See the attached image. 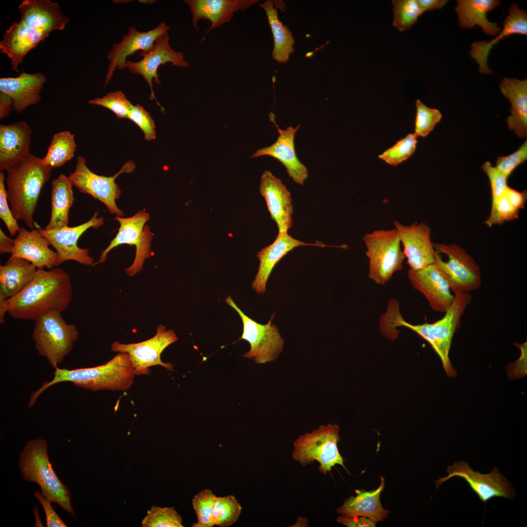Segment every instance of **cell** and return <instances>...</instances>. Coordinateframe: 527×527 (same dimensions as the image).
<instances>
[{"label":"cell","instance_id":"cell-1","mask_svg":"<svg viewBox=\"0 0 527 527\" xmlns=\"http://www.w3.org/2000/svg\"><path fill=\"white\" fill-rule=\"evenodd\" d=\"M72 294L70 276L62 268L38 269L22 290L6 300L7 312L15 319L35 321L52 312L62 313Z\"/></svg>","mask_w":527,"mask_h":527},{"label":"cell","instance_id":"cell-2","mask_svg":"<svg viewBox=\"0 0 527 527\" xmlns=\"http://www.w3.org/2000/svg\"><path fill=\"white\" fill-rule=\"evenodd\" d=\"M54 376L46 381L30 397L28 406H33L38 397L50 386L64 382L93 391L100 390H126L132 385L135 375L130 356L119 352L112 359L101 365L73 369L55 368Z\"/></svg>","mask_w":527,"mask_h":527},{"label":"cell","instance_id":"cell-3","mask_svg":"<svg viewBox=\"0 0 527 527\" xmlns=\"http://www.w3.org/2000/svg\"><path fill=\"white\" fill-rule=\"evenodd\" d=\"M52 168L30 153L6 170L5 183L13 215L31 229L35 226L34 212Z\"/></svg>","mask_w":527,"mask_h":527},{"label":"cell","instance_id":"cell-4","mask_svg":"<svg viewBox=\"0 0 527 527\" xmlns=\"http://www.w3.org/2000/svg\"><path fill=\"white\" fill-rule=\"evenodd\" d=\"M19 466L23 479L37 483L52 502L75 515L70 492L55 472L47 453V443L42 439L28 441L21 452Z\"/></svg>","mask_w":527,"mask_h":527},{"label":"cell","instance_id":"cell-5","mask_svg":"<svg viewBox=\"0 0 527 527\" xmlns=\"http://www.w3.org/2000/svg\"><path fill=\"white\" fill-rule=\"evenodd\" d=\"M454 301L441 319L435 323L412 324L403 319L400 315L392 319V328L405 326L417 333L427 341L439 356L443 368L449 377L456 376L457 372L449 358V352L453 335L460 324L461 316L470 303L472 297L468 293L454 295Z\"/></svg>","mask_w":527,"mask_h":527},{"label":"cell","instance_id":"cell-6","mask_svg":"<svg viewBox=\"0 0 527 527\" xmlns=\"http://www.w3.org/2000/svg\"><path fill=\"white\" fill-rule=\"evenodd\" d=\"M34 322L32 338L35 348L55 368L70 353L77 341V327L67 323L58 312L47 313Z\"/></svg>","mask_w":527,"mask_h":527},{"label":"cell","instance_id":"cell-7","mask_svg":"<svg viewBox=\"0 0 527 527\" xmlns=\"http://www.w3.org/2000/svg\"><path fill=\"white\" fill-rule=\"evenodd\" d=\"M369 261L368 277L384 285L396 271L403 268L405 259L395 228L376 230L363 237Z\"/></svg>","mask_w":527,"mask_h":527},{"label":"cell","instance_id":"cell-8","mask_svg":"<svg viewBox=\"0 0 527 527\" xmlns=\"http://www.w3.org/2000/svg\"><path fill=\"white\" fill-rule=\"evenodd\" d=\"M435 264L455 294L478 289L482 282L480 268L472 257L455 244L433 243Z\"/></svg>","mask_w":527,"mask_h":527},{"label":"cell","instance_id":"cell-9","mask_svg":"<svg viewBox=\"0 0 527 527\" xmlns=\"http://www.w3.org/2000/svg\"><path fill=\"white\" fill-rule=\"evenodd\" d=\"M339 429L338 425L329 424L320 426L311 433L300 435L293 444V458L303 466L318 461L319 471L325 475L336 464L346 470L337 447L340 440Z\"/></svg>","mask_w":527,"mask_h":527},{"label":"cell","instance_id":"cell-10","mask_svg":"<svg viewBox=\"0 0 527 527\" xmlns=\"http://www.w3.org/2000/svg\"><path fill=\"white\" fill-rule=\"evenodd\" d=\"M225 301L238 313L242 319L243 332L240 340L247 341L250 345L249 351L242 356L253 359L257 364L276 360L283 351L284 340L278 327L272 323L275 314L271 317L267 324H261L245 314L230 296H228Z\"/></svg>","mask_w":527,"mask_h":527},{"label":"cell","instance_id":"cell-11","mask_svg":"<svg viewBox=\"0 0 527 527\" xmlns=\"http://www.w3.org/2000/svg\"><path fill=\"white\" fill-rule=\"evenodd\" d=\"M135 167L134 162L130 160L113 176L99 175L88 168L83 157L79 156L75 169L68 178L80 192L89 194L101 202L111 214L122 217L124 213L116 204V200L120 198L122 192L115 180L122 173L132 172Z\"/></svg>","mask_w":527,"mask_h":527},{"label":"cell","instance_id":"cell-12","mask_svg":"<svg viewBox=\"0 0 527 527\" xmlns=\"http://www.w3.org/2000/svg\"><path fill=\"white\" fill-rule=\"evenodd\" d=\"M120 223L118 232L109 245L101 253L99 260L94 265L104 263L108 253L114 248L122 244L136 247V255L132 264L126 268L127 275L132 276L142 270L144 262L150 257L152 234L148 225L144 226L150 219L149 214L140 211L129 218L115 217Z\"/></svg>","mask_w":527,"mask_h":527},{"label":"cell","instance_id":"cell-13","mask_svg":"<svg viewBox=\"0 0 527 527\" xmlns=\"http://www.w3.org/2000/svg\"><path fill=\"white\" fill-rule=\"evenodd\" d=\"M446 471L448 473L446 476L439 478L438 480L435 481L437 489L443 483L450 478L459 477L467 483L485 505L495 497L514 499L516 497L515 489L499 472L496 466L493 468L490 473L482 474L474 471L467 463L460 461L449 466Z\"/></svg>","mask_w":527,"mask_h":527},{"label":"cell","instance_id":"cell-14","mask_svg":"<svg viewBox=\"0 0 527 527\" xmlns=\"http://www.w3.org/2000/svg\"><path fill=\"white\" fill-rule=\"evenodd\" d=\"M177 341V336L173 330H165V326L161 324L152 338L134 344H123L115 342L111 345V350L129 354L136 375L149 374V367L154 365H161L173 371V365L170 363L162 362L161 354L168 345Z\"/></svg>","mask_w":527,"mask_h":527},{"label":"cell","instance_id":"cell-15","mask_svg":"<svg viewBox=\"0 0 527 527\" xmlns=\"http://www.w3.org/2000/svg\"><path fill=\"white\" fill-rule=\"evenodd\" d=\"M96 211L87 222L74 227L65 226L47 230L39 228L41 234L48 240L58 255L59 265L67 261H73L85 265L94 264V259L89 255L88 249L78 246L81 236L91 227L98 228L104 223L102 218H98Z\"/></svg>","mask_w":527,"mask_h":527},{"label":"cell","instance_id":"cell-16","mask_svg":"<svg viewBox=\"0 0 527 527\" xmlns=\"http://www.w3.org/2000/svg\"><path fill=\"white\" fill-rule=\"evenodd\" d=\"M169 37L166 32L159 37L155 42L153 47L149 51L141 52L143 57L138 61L132 62L127 61L125 67L134 74L141 75L148 83L151 90L150 99L154 100L162 110L163 108L157 100L153 90L152 81L160 84L161 80L158 74V69L161 65L167 62L171 63L175 66L182 68L188 67L190 64L184 60L182 52H176L171 47Z\"/></svg>","mask_w":527,"mask_h":527},{"label":"cell","instance_id":"cell-17","mask_svg":"<svg viewBox=\"0 0 527 527\" xmlns=\"http://www.w3.org/2000/svg\"><path fill=\"white\" fill-rule=\"evenodd\" d=\"M410 269L418 271L435 263V248L431 229L425 222L405 225L393 222Z\"/></svg>","mask_w":527,"mask_h":527},{"label":"cell","instance_id":"cell-18","mask_svg":"<svg viewBox=\"0 0 527 527\" xmlns=\"http://www.w3.org/2000/svg\"><path fill=\"white\" fill-rule=\"evenodd\" d=\"M170 27L164 22H161L156 28L146 32L138 31L135 27L131 26L128 33L123 36L121 41L114 44L107 56L109 64L106 75L104 85L112 77L116 68H125L127 58L136 51L146 52L154 46L156 40L168 32Z\"/></svg>","mask_w":527,"mask_h":527},{"label":"cell","instance_id":"cell-19","mask_svg":"<svg viewBox=\"0 0 527 527\" xmlns=\"http://www.w3.org/2000/svg\"><path fill=\"white\" fill-rule=\"evenodd\" d=\"M407 276L413 288L425 296L433 310L445 313L449 309L455 296L435 264L418 271L409 269Z\"/></svg>","mask_w":527,"mask_h":527},{"label":"cell","instance_id":"cell-20","mask_svg":"<svg viewBox=\"0 0 527 527\" xmlns=\"http://www.w3.org/2000/svg\"><path fill=\"white\" fill-rule=\"evenodd\" d=\"M260 192L276 223L279 234L287 233L292 226L293 211L292 198L286 187L270 171L265 170L261 178Z\"/></svg>","mask_w":527,"mask_h":527},{"label":"cell","instance_id":"cell-21","mask_svg":"<svg viewBox=\"0 0 527 527\" xmlns=\"http://www.w3.org/2000/svg\"><path fill=\"white\" fill-rule=\"evenodd\" d=\"M14 241L10 257L25 259L38 269H51L59 265L57 253L49 247L50 242L38 229L28 230L20 227Z\"/></svg>","mask_w":527,"mask_h":527},{"label":"cell","instance_id":"cell-22","mask_svg":"<svg viewBox=\"0 0 527 527\" xmlns=\"http://www.w3.org/2000/svg\"><path fill=\"white\" fill-rule=\"evenodd\" d=\"M49 33L27 25L20 20L13 22L3 34L0 51L11 60L13 69L19 72V65L24 57L47 38Z\"/></svg>","mask_w":527,"mask_h":527},{"label":"cell","instance_id":"cell-23","mask_svg":"<svg viewBox=\"0 0 527 527\" xmlns=\"http://www.w3.org/2000/svg\"><path fill=\"white\" fill-rule=\"evenodd\" d=\"M309 245L321 247H339L326 245L321 242L306 243L292 238L287 233L278 234L272 243L262 248L256 255L260 261V264L255 279L252 283V289L258 294L265 293L267 280L274 266L280 260L296 247ZM339 247H342V245Z\"/></svg>","mask_w":527,"mask_h":527},{"label":"cell","instance_id":"cell-24","mask_svg":"<svg viewBox=\"0 0 527 527\" xmlns=\"http://www.w3.org/2000/svg\"><path fill=\"white\" fill-rule=\"evenodd\" d=\"M276 126L279 133L277 141L269 146L257 150L251 158L269 156L275 158L285 167L290 178L296 183L303 185L308 177V170L298 159L294 146V137L300 124L295 128L287 127L286 130Z\"/></svg>","mask_w":527,"mask_h":527},{"label":"cell","instance_id":"cell-25","mask_svg":"<svg viewBox=\"0 0 527 527\" xmlns=\"http://www.w3.org/2000/svg\"><path fill=\"white\" fill-rule=\"evenodd\" d=\"M257 0H184L189 7L192 21L197 30V22L201 20H207L211 25L206 34L210 30L230 21L235 12L244 11L254 5Z\"/></svg>","mask_w":527,"mask_h":527},{"label":"cell","instance_id":"cell-26","mask_svg":"<svg viewBox=\"0 0 527 527\" xmlns=\"http://www.w3.org/2000/svg\"><path fill=\"white\" fill-rule=\"evenodd\" d=\"M33 131L24 121L0 125V170L8 168L30 154Z\"/></svg>","mask_w":527,"mask_h":527},{"label":"cell","instance_id":"cell-27","mask_svg":"<svg viewBox=\"0 0 527 527\" xmlns=\"http://www.w3.org/2000/svg\"><path fill=\"white\" fill-rule=\"evenodd\" d=\"M41 73H21L16 77L0 79V92L8 95L13 101V109L17 113L27 107L37 103L41 100V92L46 82Z\"/></svg>","mask_w":527,"mask_h":527},{"label":"cell","instance_id":"cell-28","mask_svg":"<svg viewBox=\"0 0 527 527\" xmlns=\"http://www.w3.org/2000/svg\"><path fill=\"white\" fill-rule=\"evenodd\" d=\"M19 10L22 22L49 34L63 30L69 20L62 14L58 3L49 0H24Z\"/></svg>","mask_w":527,"mask_h":527},{"label":"cell","instance_id":"cell-29","mask_svg":"<svg viewBox=\"0 0 527 527\" xmlns=\"http://www.w3.org/2000/svg\"><path fill=\"white\" fill-rule=\"evenodd\" d=\"M508 15L503 21L504 27L494 39L490 41H476L470 46V57L479 64V71L483 74H490L492 71L487 64V59L492 46L504 37L513 34L527 35V14L520 9L517 3L511 4Z\"/></svg>","mask_w":527,"mask_h":527},{"label":"cell","instance_id":"cell-30","mask_svg":"<svg viewBox=\"0 0 527 527\" xmlns=\"http://www.w3.org/2000/svg\"><path fill=\"white\" fill-rule=\"evenodd\" d=\"M500 88L503 96L511 103V113L506 120L509 130L519 138L527 135V80L505 77Z\"/></svg>","mask_w":527,"mask_h":527},{"label":"cell","instance_id":"cell-31","mask_svg":"<svg viewBox=\"0 0 527 527\" xmlns=\"http://www.w3.org/2000/svg\"><path fill=\"white\" fill-rule=\"evenodd\" d=\"M455 11L458 15L460 26L464 29L481 26L484 33L496 36L502 28L497 23L489 21L487 12L493 10L500 4L497 0H457Z\"/></svg>","mask_w":527,"mask_h":527},{"label":"cell","instance_id":"cell-32","mask_svg":"<svg viewBox=\"0 0 527 527\" xmlns=\"http://www.w3.org/2000/svg\"><path fill=\"white\" fill-rule=\"evenodd\" d=\"M37 270L25 259L10 257L0 266V299L8 300L20 293L32 281Z\"/></svg>","mask_w":527,"mask_h":527},{"label":"cell","instance_id":"cell-33","mask_svg":"<svg viewBox=\"0 0 527 527\" xmlns=\"http://www.w3.org/2000/svg\"><path fill=\"white\" fill-rule=\"evenodd\" d=\"M380 478L381 484L377 489L369 491L355 490L357 496L352 495L345 499L336 512L342 515L365 517L376 522L385 520L389 511L384 509L380 502V495L385 487V479L382 476Z\"/></svg>","mask_w":527,"mask_h":527},{"label":"cell","instance_id":"cell-34","mask_svg":"<svg viewBox=\"0 0 527 527\" xmlns=\"http://www.w3.org/2000/svg\"><path fill=\"white\" fill-rule=\"evenodd\" d=\"M51 212L45 229L52 230L67 226L70 208L74 197L73 184L66 175L61 174L51 182Z\"/></svg>","mask_w":527,"mask_h":527},{"label":"cell","instance_id":"cell-35","mask_svg":"<svg viewBox=\"0 0 527 527\" xmlns=\"http://www.w3.org/2000/svg\"><path fill=\"white\" fill-rule=\"evenodd\" d=\"M265 11L274 39V48L272 57L279 62L285 63L289 55L294 51V40L291 31L286 25H283L279 20L277 10L274 8L272 1L268 0L260 4Z\"/></svg>","mask_w":527,"mask_h":527},{"label":"cell","instance_id":"cell-36","mask_svg":"<svg viewBox=\"0 0 527 527\" xmlns=\"http://www.w3.org/2000/svg\"><path fill=\"white\" fill-rule=\"evenodd\" d=\"M75 137L69 131L55 134L45 156L41 158L43 162L52 168L60 167L72 159L77 148Z\"/></svg>","mask_w":527,"mask_h":527},{"label":"cell","instance_id":"cell-37","mask_svg":"<svg viewBox=\"0 0 527 527\" xmlns=\"http://www.w3.org/2000/svg\"><path fill=\"white\" fill-rule=\"evenodd\" d=\"M392 25L400 32L410 29L423 14L417 0H392Z\"/></svg>","mask_w":527,"mask_h":527},{"label":"cell","instance_id":"cell-38","mask_svg":"<svg viewBox=\"0 0 527 527\" xmlns=\"http://www.w3.org/2000/svg\"><path fill=\"white\" fill-rule=\"evenodd\" d=\"M242 507L233 495L216 497L213 508L214 525L220 527H227L234 524L238 519Z\"/></svg>","mask_w":527,"mask_h":527},{"label":"cell","instance_id":"cell-39","mask_svg":"<svg viewBox=\"0 0 527 527\" xmlns=\"http://www.w3.org/2000/svg\"><path fill=\"white\" fill-rule=\"evenodd\" d=\"M216 496L210 489L201 490L194 496L192 504L197 515V522L192 527H212L214 523L213 518V504Z\"/></svg>","mask_w":527,"mask_h":527},{"label":"cell","instance_id":"cell-40","mask_svg":"<svg viewBox=\"0 0 527 527\" xmlns=\"http://www.w3.org/2000/svg\"><path fill=\"white\" fill-rule=\"evenodd\" d=\"M142 527H182V519L173 507L153 506L142 522Z\"/></svg>","mask_w":527,"mask_h":527},{"label":"cell","instance_id":"cell-41","mask_svg":"<svg viewBox=\"0 0 527 527\" xmlns=\"http://www.w3.org/2000/svg\"><path fill=\"white\" fill-rule=\"evenodd\" d=\"M417 138L414 133L408 134L378 157L387 163L397 166L414 152L417 142Z\"/></svg>","mask_w":527,"mask_h":527},{"label":"cell","instance_id":"cell-42","mask_svg":"<svg viewBox=\"0 0 527 527\" xmlns=\"http://www.w3.org/2000/svg\"><path fill=\"white\" fill-rule=\"evenodd\" d=\"M416 116L414 134L418 136L426 137L434 128L442 117L440 111L426 105L420 100L415 102Z\"/></svg>","mask_w":527,"mask_h":527},{"label":"cell","instance_id":"cell-43","mask_svg":"<svg viewBox=\"0 0 527 527\" xmlns=\"http://www.w3.org/2000/svg\"><path fill=\"white\" fill-rule=\"evenodd\" d=\"M88 103L106 108L120 119L128 118L129 109L132 104L121 91L109 92L102 98L91 100Z\"/></svg>","mask_w":527,"mask_h":527},{"label":"cell","instance_id":"cell-44","mask_svg":"<svg viewBox=\"0 0 527 527\" xmlns=\"http://www.w3.org/2000/svg\"><path fill=\"white\" fill-rule=\"evenodd\" d=\"M128 119L135 123L142 131L144 139L152 141L156 139L155 124L150 114L139 104L131 106Z\"/></svg>","mask_w":527,"mask_h":527},{"label":"cell","instance_id":"cell-45","mask_svg":"<svg viewBox=\"0 0 527 527\" xmlns=\"http://www.w3.org/2000/svg\"><path fill=\"white\" fill-rule=\"evenodd\" d=\"M5 176L3 171L0 172V218L4 223L11 236L18 233L20 227L17 220L12 212L8 201L5 183Z\"/></svg>","mask_w":527,"mask_h":527},{"label":"cell","instance_id":"cell-46","mask_svg":"<svg viewBox=\"0 0 527 527\" xmlns=\"http://www.w3.org/2000/svg\"><path fill=\"white\" fill-rule=\"evenodd\" d=\"M527 160V141L523 143L515 152L507 156L499 157L496 162V167L507 178L515 168Z\"/></svg>","mask_w":527,"mask_h":527},{"label":"cell","instance_id":"cell-47","mask_svg":"<svg viewBox=\"0 0 527 527\" xmlns=\"http://www.w3.org/2000/svg\"><path fill=\"white\" fill-rule=\"evenodd\" d=\"M482 169L487 175L490 182L492 195V207L504 193L507 186V178L503 175L496 167L493 166L489 162H486L483 164Z\"/></svg>","mask_w":527,"mask_h":527},{"label":"cell","instance_id":"cell-48","mask_svg":"<svg viewBox=\"0 0 527 527\" xmlns=\"http://www.w3.org/2000/svg\"><path fill=\"white\" fill-rule=\"evenodd\" d=\"M35 497L39 500L42 506L46 517V524L47 527H66L67 526L52 507V502L42 492L36 490L34 493Z\"/></svg>","mask_w":527,"mask_h":527},{"label":"cell","instance_id":"cell-49","mask_svg":"<svg viewBox=\"0 0 527 527\" xmlns=\"http://www.w3.org/2000/svg\"><path fill=\"white\" fill-rule=\"evenodd\" d=\"M336 520L348 527H375L376 523L370 518L360 516L343 515L338 517Z\"/></svg>","mask_w":527,"mask_h":527},{"label":"cell","instance_id":"cell-50","mask_svg":"<svg viewBox=\"0 0 527 527\" xmlns=\"http://www.w3.org/2000/svg\"><path fill=\"white\" fill-rule=\"evenodd\" d=\"M504 194L510 204L515 209L519 211L525 207L527 196L526 190L519 192L507 186Z\"/></svg>","mask_w":527,"mask_h":527},{"label":"cell","instance_id":"cell-51","mask_svg":"<svg viewBox=\"0 0 527 527\" xmlns=\"http://www.w3.org/2000/svg\"><path fill=\"white\" fill-rule=\"evenodd\" d=\"M423 13L441 9L448 2L447 0H417Z\"/></svg>","mask_w":527,"mask_h":527},{"label":"cell","instance_id":"cell-52","mask_svg":"<svg viewBox=\"0 0 527 527\" xmlns=\"http://www.w3.org/2000/svg\"><path fill=\"white\" fill-rule=\"evenodd\" d=\"M13 109V101L7 94L0 92V120L7 117Z\"/></svg>","mask_w":527,"mask_h":527},{"label":"cell","instance_id":"cell-53","mask_svg":"<svg viewBox=\"0 0 527 527\" xmlns=\"http://www.w3.org/2000/svg\"><path fill=\"white\" fill-rule=\"evenodd\" d=\"M15 245L14 239L7 236L2 230L0 229V254H11Z\"/></svg>","mask_w":527,"mask_h":527}]
</instances>
